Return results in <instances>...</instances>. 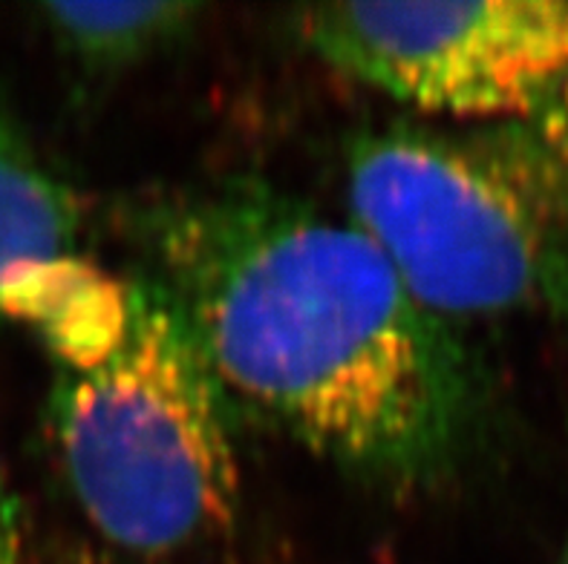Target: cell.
I'll use <instances>...</instances> for the list:
<instances>
[{
  "label": "cell",
  "instance_id": "cell-1",
  "mask_svg": "<svg viewBox=\"0 0 568 564\" xmlns=\"http://www.w3.org/2000/svg\"><path fill=\"white\" fill-rule=\"evenodd\" d=\"M136 239L225 398L375 484H433L459 461L476 366L358 225L234 180L153 199Z\"/></svg>",
  "mask_w": 568,
  "mask_h": 564
},
{
  "label": "cell",
  "instance_id": "cell-2",
  "mask_svg": "<svg viewBox=\"0 0 568 564\" xmlns=\"http://www.w3.org/2000/svg\"><path fill=\"white\" fill-rule=\"evenodd\" d=\"M346 202L439 320L542 315L568 329V156L531 122L361 133Z\"/></svg>",
  "mask_w": 568,
  "mask_h": 564
},
{
  "label": "cell",
  "instance_id": "cell-3",
  "mask_svg": "<svg viewBox=\"0 0 568 564\" xmlns=\"http://www.w3.org/2000/svg\"><path fill=\"white\" fill-rule=\"evenodd\" d=\"M58 461L101 536L133 553L220 536L240 510L229 398L171 302L130 283L122 343L64 369L50 398Z\"/></svg>",
  "mask_w": 568,
  "mask_h": 564
},
{
  "label": "cell",
  "instance_id": "cell-4",
  "mask_svg": "<svg viewBox=\"0 0 568 564\" xmlns=\"http://www.w3.org/2000/svg\"><path fill=\"white\" fill-rule=\"evenodd\" d=\"M321 61L422 113L526 122L568 81V0L301 9Z\"/></svg>",
  "mask_w": 568,
  "mask_h": 564
},
{
  "label": "cell",
  "instance_id": "cell-5",
  "mask_svg": "<svg viewBox=\"0 0 568 564\" xmlns=\"http://www.w3.org/2000/svg\"><path fill=\"white\" fill-rule=\"evenodd\" d=\"M0 315L32 326L64 369H87L122 343L130 283L110 279L79 254L21 268L0 286Z\"/></svg>",
  "mask_w": 568,
  "mask_h": 564
},
{
  "label": "cell",
  "instance_id": "cell-6",
  "mask_svg": "<svg viewBox=\"0 0 568 564\" xmlns=\"http://www.w3.org/2000/svg\"><path fill=\"white\" fill-rule=\"evenodd\" d=\"M79 202L0 115V286L27 265L75 254Z\"/></svg>",
  "mask_w": 568,
  "mask_h": 564
},
{
  "label": "cell",
  "instance_id": "cell-7",
  "mask_svg": "<svg viewBox=\"0 0 568 564\" xmlns=\"http://www.w3.org/2000/svg\"><path fill=\"white\" fill-rule=\"evenodd\" d=\"M202 7L133 0V3H50L47 23L81 64L122 66L153 52L191 23Z\"/></svg>",
  "mask_w": 568,
  "mask_h": 564
},
{
  "label": "cell",
  "instance_id": "cell-8",
  "mask_svg": "<svg viewBox=\"0 0 568 564\" xmlns=\"http://www.w3.org/2000/svg\"><path fill=\"white\" fill-rule=\"evenodd\" d=\"M526 122H531L540 136L568 156V81Z\"/></svg>",
  "mask_w": 568,
  "mask_h": 564
},
{
  "label": "cell",
  "instance_id": "cell-9",
  "mask_svg": "<svg viewBox=\"0 0 568 564\" xmlns=\"http://www.w3.org/2000/svg\"><path fill=\"white\" fill-rule=\"evenodd\" d=\"M0 564H21V513L0 470Z\"/></svg>",
  "mask_w": 568,
  "mask_h": 564
},
{
  "label": "cell",
  "instance_id": "cell-10",
  "mask_svg": "<svg viewBox=\"0 0 568 564\" xmlns=\"http://www.w3.org/2000/svg\"><path fill=\"white\" fill-rule=\"evenodd\" d=\"M560 564H568V547H566V553H562V558H560Z\"/></svg>",
  "mask_w": 568,
  "mask_h": 564
}]
</instances>
